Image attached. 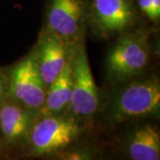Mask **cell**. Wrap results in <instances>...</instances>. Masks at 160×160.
<instances>
[{
	"label": "cell",
	"instance_id": "5",
	"mask_svg": "<svg viewBox=\"0 0 160 160\" xmlns=\"http://www.w3.org/2000/svg\"><path fill=\"white\" fill-rule=\"evenodd\" d=\"M73 86L70 106L78 116H91L98 108V90L84 46L72 53Z\"/></svg>",
	"mask_w": 160,
	"mask_h": 160
},
{
	"label": "cell",
	"instance_id": "2",
	"mask_svg": "<svg viewBox=\"0 0 160 160\" xmlns=\"http://www.w3.org/2000/svg\"><path fill=\"white\" fill-rule=\"evenodd\" d=\"M160 85L157 78L137 80L126 86L117 97L112 107L115 120L142 118L158 112Z\"/></svg>",
	"mask_w": 160,
	"mask_h": 160
},
{
	"label": "cell",
	"instance_id": "11",
	"mask_svg": "<svg viewBox=\"0 0 160 160\" xmlns=\"http://www.w3.org/2000/svg\"><path fill=\"white\" fill-rule=\"evenodd\" d=\"M128 152L133 160H158L160 135L153 126L146 125L134 132L128 144Z\"/></svg>",
	"mask_w": 160,
	"mask_h": 160
},
{
	"label": "cell",
	"instance_id": "4",
	"mask_svg": "<svg viewBox=\"0 0 160 160\" xmlns=\"http://www.w3.org/2000/svg\"><path fill=\"white\" fill-rule=\"evenodd\" d=\"M46 87L36 58L29 55L11 70L7 81V96L27 109L39 110L45 102Z\"/></svg>",
	"mask_w": 160,
	"mask_h": 160
},
{
	"label": "cell",
	"instance_id": "10",
	"mask_svg": "<svg viewBox=\"0 0 160 160\" xmlns=\"http://www.w3.org/2000/svg\"><path fill=\"white\" fill-rule=\"evenodd\" d=\"M72 53L62 71L48 86L45 102L39 109L42 116L57 114L70 105L73 86Z\"/></svg>",
	"mask_w": 160,
	"mask_h": 160
},
{
	"label": "cell",
	"instance_id": "7",
	"mask_svg": "<svg viewBox=\"0 0 160 160\" xmlns=\"http://www.w3.org/2000/svg\"><path fill=\"white\" fill-rule=\"evenodd\" d=\"M68 43L49 29L41 37L35 55L39 73L46 86L57 78L71 56Z\"/></svg>",
	"mask_w": 160,
	"mask_h": 160
},
{
	"label": "cell",
	"instance_id": "12",
	"mask_svg": "<svg viewBox=\"0 0 160 160\" xmlns=\"http://www.w3.org/2000/svg\"><path fill=\"white\" fill-rule=\"evenodd\" d=\"M142 11L151 20L158 21L160 16V0H138Z\"/></svg>",
	"mask_w": 160,
	"mask_h": 160
},
{
	"label": "cell",
	"instance_id": "15",
	"mask_svg": "<svg viewBox=\"0 0 160 160\" xmlns=\"http://www.w3.org/2000/svg\"><path fill=\"white\" fill-rule=\"evenodd\" d=\"M0 142H1V137H0Z\"/></svg>",
	"mask_w": 160,
	"mask_h": 160
},
{
	"label": "cell",
	"instance_id": "14",
	"mask_svg": "<svg viewBox=\"0 0 160 160\" xmlns=\"http://www.w3.org/2000/svg\"><path fill=\"white\" fill-rule=\"evenodd\" d=\"M5 149V147H4V143L0 142V157L3 156V151Z\"/></svg>",
	"mask_w": 160,
	"mask_h": 160
},
{
	"label": "cell",
	"instance_id": "3",
	"mask_svg": "<svg viewBox=\"0 0 160 160\" xmlns=\"http://www.w3.org/2000/svg\"><path fill=\"white\" fill-rule=\"evenodd\" d=\"M149 47L142 33L125 35L109 51L107 68L116 79L126 80L141 74L148 66Z\"/></svg>",
	"mask_w": 160,
	"mask_h": 160
},
{
	"label": "cell",
	"instance_id": "9",
	"mask_svg": "<svg viewBox=\"0 0 160 160\" xmlns=\"http://www.w3.org/2000/svg\"><path fill=\"white\" fill-rule=\"evenodd\" d=\"M93 17L105 32H120L133 20V9L129 0H93Z\"/></svg>",
	"mask_w": 160,
	"mask_h": 160
},
{
	"label": "cell",
	"instance_id": "8",
	"mask_svg": "<svg viewBox=\"0 0 160 160\" xmlns=\"http://www.w3.org/2000/svg\"><path fill=\"white\" fill-rule=\"evenodd\" d=\"M33 112L12 100L0 104V137L4 142L12 146L28 139L34 125Z\"/></svg>",
	"mask_w": 160,
	"mask_h": 160
},
{
	"label": "cell",
	"instance_id": "6",
	"mask_svg": "<svg viewBox=\"0 0 160 160\" xmlns=\"http://www.w3.org/2000/svg\"><path fill=\"white\" fill-rule=\"evenodd\" d=\"M84 15L83 0H51L47 14L48 29L66 43L78 39Z\"/></svg>",
	"mask_w": 160,
	"mask_h": 160
},
{
	"label": "cell",
	"instance_id": "1",
	"mask_svg": "<svg viewBox=\"0 0 160 160\" xmlns=\"http://www.w3.org/2000/svg\"><path fill=\"white\" fill-rule=\"evenodd\" d=\"M80 126L73 117L44 116L30 132V150L35 156L56 153L74 142L79 136Z\"/></svg>",
	"mask_w": 160,
	"mask_h": 160
},
{
	"label": "cell",
	"instance_id": "13",
	"mask_svg": "<svg viewBox=\"0 0 160 160\" xmlns=\"http://www.w3.org/2000/svg\"><path fill=\"white\" fill-rule=\"evenodd\" d=\"M7 99V81L0 73V101L4 102Z\"/></svg>",
	"mask_w": 160,
	"mask_h": 160
}]
</instances>
